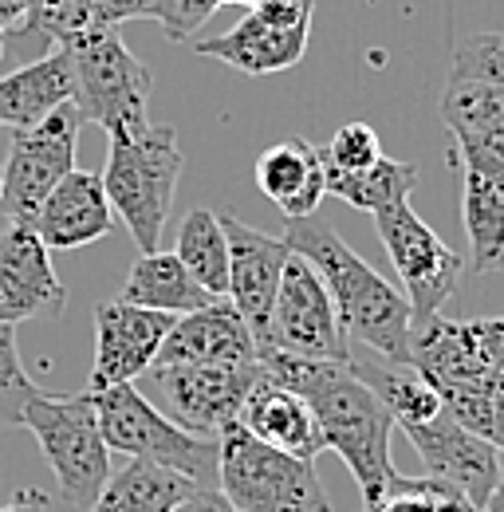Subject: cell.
I'll use <instances>...</instances> for the list:
<instances>
[{
  "label": "cell",
  "mask_w": 504,
  "mask_h": 512,
  "mask_svg": "<svg viewBox=\"0 0 504 512\" xmlns=\"http://www.w3.org/2000/svg\"><path fill=\"white\" fill-rule=\"evenodd\" d=\"M268 351L296 355V359H323V363H347L351 359V339L335 316V304H331L323 276L296 253L288 256L284 276H280L264 355Z\"/></svg>",
  "instance_id": "9"
},
{
  "label": "cell",
  "mask_w": 504,
  "mask_h": 512,
  "mask_svg": "<svg viewBox=\"0 0 504 512\" xmlns=\"http://www.w3.org/2000/svg\"><path fill=\"white\" fill-rule=\"evenodd\" d=\"M170 512H237V509L221 497V489H193L186 501Z\"/></svg>",
  "instance_id": "37"
},
{
  "label": "cell",
  "mask_w": 504,
  "mask_h": 512,
  "mask_svg": "<svg viewBox=\"0 0 504 512\" xmlns=\"http://www.w3.org/2000/svg\"><path fill=\"white\" fill-rule=\"evenodd\" d=\"M36 438V446L44 453V461L56 473L60 497L75 509H91V501L99 497V489L111 477V449L103 442L91 394H44L36 390L24 406V422Z\"/></svg>",
  "instance_id": "7"
},
{
  "label": "cell",
  "mask_w": 504,
  "mask_h": 512,
  "mask_svg": "<svg viewBox=\"0 0 504 512\" xmlns=\"http://www.w3.org/2000/svg\"><path fill=\"white\" fill-rule=\"evenodd\" d=\"M260 367L268 379L304 394V402L315 414V426L323 434V449H335L343 457V465L351 469L363 493V509L382 505L398 481V469L390 461L394 418L371 394V386L359 383L347 363L296 359L280 351L260 355Z\"/></svg>",
  "instance_id": "1"
},
{
  "label": "cell",
  "mask_w": 504,
  "mask_h": 512,
  "mask_svg": "<svg viewBox=\"0 0 504 512\" xmlns=\"http://www.w3.org/2000/svg\"><path fill=\"white\" fill-rule=\"evenodd\" d=\"M174 256L186 264V272L217 300L229 292V241L221 229V213L213 209H193L178 225V245Z\"/></svg>",
  "instance_id": "27"
},
{
  "label": "cell",
  "mask_w": 504,
  "mask_h": 512,
  "mask_svg": "<svg viewBox=\"0 0 504 512\" xmlns=\"http://www.w3.org/2000/svg\"><path fill=\"white\" fill-rule=\"evenodd\" d=\"M158 4L162 0H91L95 16L103 24H126V20H154L158 16Z\"/></svg>",
  "instance_id": "36"
},
{
  "label": "cell",
  "mask_w": 504,
  "mask_h": 512,
  "mask_svg": "<svg viewBox=\"0 0 504 512\" xmlns=\"http://www.w3.org/2000/svg\"><path fill=\"white\" fill-rule=\"evenodd\" d=\"M308 36H312V28H272L268 20L249 12L225 36L193 40V52L221 60L241 75H276L308 56Z\"/></svg>",
  "instance_id": "20"
},
{
  "label": "cell",
  "mask_w": 504,
  "mask_h": 512,
  "mask_svg": "<svg viewBox=\"0 0 504 512\" xmlns=\"http://www.w3.org/2000/svg\"><path fill=\"white\" fill-rule=\"evenodd\" d=\"M441 119L453 130L457 142L504 134V87L473 83V79H449L441 91Z\"/></svg>",
  "instance_id": "30"
},
{
  "label": "cell",
  "mask_w": 504,
  "mask_h": 512,
  "mask_svg": "<svg viewBox=\"0 0 504 512\" xmlns=\"http://www.w3.org/2000/svg\"><path fill=\"white\" fill-rule=\"evenodd\" d=\"M367 512H434L430 489H426V477H402V473H398L390 497Z\"/></svg>",
  "instance_id": "34"
},
{
  "label": "cell",
  "mask_w": 504,
  "mask_h": 512,
  "mask_svg": "<svg viewBox=\"0 0 504 512\" xmlns=\"http://www.w3.org/2000/svg\"><path fill=\"white\" fill-rule=\"evenodd\" d=\"M414 186H418V166L414 162L382 158L371 170H355V174L327 166V197H339V201H347V205H355V209H363L371 217H375L378 209L410 201Z\"/></svg>",
  "instance_id": "28"
},
{
  "label": "cell",
  "mask_w": 504,
  "mask_h": 512,
  "mask_svg": "<svg viewBox=\"0 0 504 512\" xmlns=\"http://www.w3.org/2000/svg\"><path fill=\"white\" fill-rule=\"evenodd\" d=\"M103 24L91 8V0H28L24 24L12 32L8 48H20L24 56H48L52 48H60L67 40H75L79 32Z\"/></svg>",
  "instance_id": "29"
},
{
  "label": "cell",
  "mask_w": 504,
  "mask_h": 512,
  "mask_svg": "<svg viewBox=\"0 0 504 512\" xmlns=\"http://www.w3.org/2000/svg\"><path fill=\"white\" fill-rule=\"evenodd\" d=\"M229 4H249V8H256V4H260V0H229Z\"/></svg>",
  "instance_id": "41"
},
{
  "label": "cell",
  "mask_w": 504,
  "mask_h": 512,
  "mask_svg": "<svg viewBox=\"0 0 504 512\" xmlns=\"http://www.w3.org/2000/svg\"><path fill=\"white\" fill-rule=\"evenodd\" d=\"M87 394H91L107 449L178 469L197 489H217V438L182 430L146 394H138L134 383L87 390Z\"/></svg>",
  "instance_id": "6"
},
{
  "label": "cell",
  "mask_w": 504,
  "mask_h": 512,
  "mask_svg": "<svg viewBox=\"0 0 504 512\" xmlns=\"http://www.w3.org/2000/svg\"><path fill=\"white\" fill-rule=\"evenodd\" d=\"M473 331V343H477V355L489 371H504V316L493 320H469Z\"/></svg>",
  "instance_id": "35"
},
{
  "label": "cell",
  "mask_w": 504,
  "mask_h": 512,
  "mask_svg": "<svg viewBox=\"0 0 504 512\" xmlns=\"http://www.w3.org/2000/svg\"><path fill=\"white\" fill-rule=\"evenodd\" d=\"M402 434L410 438V446L418 449V457L426 465V477L453 485L457 493H465L477 509L485 512L497 481H501V449L489 446L477 434H469L465 426H457L445 410L430 422L402 426Z\"/></svg>",
  "instance_id": "15"
},
{
  "label": "cell",
  "mask_w": 504,
  "mask_h": 512,
  "mask_svg": "<svg viewBox=\"0 0 504 512\" xmlns=\"http://www.w3.org/2000/svg\"><path fill=\"white\" fill-rule=\"evenodd\" d=\"M119 300L146 308V312H166V316H186L197 312L205 304H213L217 296H209L193 276L186 272V264L174 253H142L134 260L126 288Z\"/></svg>",
  "instance_id": "23"
},
{
  "label": "cell",
  "mask_w": 504,
  "mask_h": 512,
  "mask_svg": "<svg viewBox=\"0 0 504 512\" xmlns=\"http://www.w3.org/2000/svg\"><path fill=\"white\" fill-rule=\"evenodd\" d=\"M347 367H351V375L359 383L371 386V394L390 410L394 426H418V422H430V418L441 414L438 390L426 383L414 367L386 363L378 355H355V351H351Z\"/></svg>",
  "instance_id": "25"
},
{
  "label": "cell",
  "mask_w": 504,
  "mask_h": 512,
  "mask_svg": "<svg viewBox=\"0 0 504 512\" xmlns=\"http://www.w3.org/2000/svg\"><path fill=\"white\" fill-rule=\"evenodd\" d=\"M67 288L52 268V249L32 225H8L0 233V323L60 320Z\"/></svg>",
  "instance_id": "14"
},
{
  "label": "cell",
  "mask_w": 504,
  "mask_h": 512,
  "mask_svg": "<svg viewBox=\"0 0 504 512\" xmlns=\"http://www.w3.org/2000/svg\"><path fill=\"white\" fill-rule=\"evenodd\" d=\"M174 320L178 316L146 312L126 300H103L95 308V363L87 390H107L142 379L154 367Z\"/></svg>",
  "instance_id": "13"
},
{
  "label": "cell",
  "mask_w": 504,
  "mask_h": 512,
  "mask_svg": "<svg viewBox=\"0 0 504 512\" xmlns=\"http://www.w3.org/2000/svg\"><path fill=\"white\" fill-rule=\"evenodd\" d=\"M0 512H48V493L44 489H32V485H20L12 493V501L0 505Z\"/></svg>",
  "instance_id": "38"
},
{
  "label": "cell",
  "mask_w": 504,
  "mask_h": 512,
  "mask_svg": "<svg viewBox=\"0 0 504 512\" xmlns=\"http://www.w3.org/2000/svg\"><path fill=\"white\" fill-rule=\"evenodd\" d=\"M485 512H504V465H501V481H497V489H493V497H489Z\"/></svg>",
  "instance_id": "39"
},
{
  "label": "cell",
  "mask_w": 504,
  "mask_h": 512,
  "mask_svg": "<svg viewBox=\"0 0 504 512\" xmlns=\"http://www.w3.org/2000/svg\"><path fill=\"white\" fill-rule=\"evenodd\" d=\"M449 79L504 87V32H473L453 48Z\"/></svg>",
  "instance_id": "32"
},
{
  "label": "cell",
  "mask_w": 504,
  "mask_h": 512,
  "mask_svg": "<svg viewBox=\"0 0 504 512\" xmlns=\"http://www.w3.org/2000/svg\"><path fill=\"white\" fill-rule=\"evenodd\" d=\"M461 221L469 237V268L477 276L504 268V186L461 166Z\"/></svg>",
  "instance_id": "26"
},
{
  "label": "cell",
  "mask_w": 504,
  "mask_h": 512,
  "mask_svg": "<svg viewBox=\"0 0 504 512\" xmlns=\"http://www.w3.org/2000/svg\"><path fill=\"white\" fill-rule=\"evenodd\" d=\"M256 190L264 193L288 221H304L319 209V201L327 197V166H323V150L292 134L272 142L256 166H252Z\"/></svg>",
  "instance_id": "18"
},
{
  "label": "cell",
  "mask_w": 504,
  "mask_h": 512,
  "mask_svg": "<svg viewBox=\"0 0 504 512\" xmlns=\"http://www.w3.org/2000/svg\"><path fill=\"white\" fill-rule=\"evenodd\" d=\"M319 150H323V162L331 170H347V174L371 170L375 162L386 158L382 154V142H378V130L371 123H347V127H339L331 134V142L319 146Z\"/></svg>",
  "instance_id": "33"
},
{
  "label": "cell",
  "mask_w": 504,
  "mask_h": 512,
  "mask_svg": "<svg viewBox=\"0 0 504 512\" xmlns=\"http://www.w3.org/2000/svg\"><path fill=\"white\" fill-rule=\"evenodd\" d=\"M284 241H288L292 253L304 256L323 276L347 339L363 343L367 351H375L386 363H406L410 359L414 312H410L406 296L394 284H386L335 229L319 225L315 217L288 221Z\"/></svg>",
  "instance_id": "2"
},
{
  "label": "cell",
  "mask_w": 504,
  "mask_h": 512,
  "mask_svg": "<svg viewBox=\"0 0 504 512\" xmlns=\"http://www.w3.org/2000/svg\"><path fill=\"white\" fill-rule=\"evenodd\" d=\"M406 367H414L426 383L438 390H449L457 383H469L477 375H485L489 367L477 355L469 320H445V316H426V320L410 323V359Z\"/></svg>",
  "instance_id": "22"
},
{
  "label": "cell",
  "mask_w": 504,
  "mask_h": 512,
  "mask_svg": "<svg viewBox=\"0 0 504 512\" xmlns=\"http://www.w3.org/2000/svg\"><path fill=\"white\" fill-rule=\"evenodd\" d=\"M193 489L197 485L186 473L130 457L115 477H107V485L91 501V512H170L178 509Z\"/></svg>",
  "instance_id": "24"
},
{
  "label": "cell",
  "mask_w": 504,
  "mask_h": 512,
  "mask_svg": "<svg viewBox=\"0 0 504 512\" xmlns=\"http://www.w3.org/2000/svg\"><path fill=\"white\" fill-rule=\"evenodd\" d=\"M75 75L63 48H52L48 56L0 75V130H24L44 123L56 107L71 103Z\"/></svg>",
  "instance_id": "21"
},
{
  "label": "cell",
  "mask_w": 504,
  "mask_h": 512,
  "mask_svg": "<svg viewBox=\"0 0 504 512\" xmlns=\"http://www.w3.org/2000/svg\"><path fill=\"white\" fill-rule=\"evenodd\" d=\"M32 229L56 253L103 241L115 229V209H111L107 190H103V174H91V170L75 166L60 186L48 193V201L40 205Z\"/></svg>",
  "instance_id": "17"
},
{
  "label": "cell",
  "mask_w": 504,
  "mask_h": 512,
  "mask_svg": "<svg viewBox=\"0 0 504 512\" xmlns=\"http://www.w3.org/2000/svg\"><path fill=\"white\" fill-rule=\"evenodd\" d=\"M75 75V111L83 123H95L107 134L146 127V107L154 91V75L123 44L115 24H95L75 40L60 44Z\"/></svg>",
  "instance_id": "5"
},
{
  "label": "cell",
  "mask_w": 504,
  "mask_h": 512,
  "mask_svg": "<svg viewBox=\"0 0 504 512\" xmlns=\"http://www.w3.org/2000/svg\"><path fill=\"white\" fill-rule=\"evenodd\" d=\"M256 339L249 323L237 316L229 300H213L197 312L174 320L170 335L162 339V351L154 367H182V363H256Z\"/></svg>",
  "instance_id": "16"
},
{
  "label": "cell",
  "mask_w": 504,
  "mask_h": 512,
  "mask_svg": "<svg viewBox=\"0 0 504 512\" xmlns=\"http://www.w3.org/2000/svg\"><path fill=\"white\" fill-rule=\"evenodd\" d=\"M40 386L28 379L20 347H16V327L0 323V426H20L24 406Z\"/></svg>",
  "instance_id": "31"
},
{
  "label": "cell",
  "mask_w": 504,
  "mask_h": 512,
  "mask_svg": "<svg viewBox=\"0 0 504 512\" xmlns=\"http://www.w3.org/2000/svg\"><path fill=\"white\" fill-rule=\"evenodd\" d=\"M237 422L249 430L256 442L315 461L323 453V434L315 426L312 406L304 402V394H296L292 386L276 383L268 375H260V383L249 390Z\"/></svg>",
  "instance_id": "19"
},
{
  "label": "cell",
  "mask_w": 504,
  "mask_h": 512,
  "mask_svg": "<svg viewBox=\"0 0 504 512\" xmlns=\"http://www.w3.org/2000/svg\"><path fill=\"white\" fill-rule=\"evenodd\" d=\"M4 142H8V134L0 130V174H4Z\"/></svg>",
  "instance_id": "40"
},
{
  "label": "cell",
  "mask_w": 504,
  "mask_h": 512,
  "mask_svg": "<svg viewBox=\"0 0 504 512\" xmlns=\"http://www.w3.org/2000/svg\"><path fill=\"white\" fill-rule=\"evenodd\" d=\"M182 150L174 127H146L107 134V170L103 190L111 209L123 217L138 253H158L162 229L182 178Z\"/></svg>",
  "instance_id": "3"
},
{
  "label": "cell",
  "mask_w": 504,
  "mask_h": 512,
  "mask_svg": "<svg viewBox=\"0 0 504 512\" xmlns=\"http://www.w3.org/2000/svg\"><path fill=\"white\" fill-rule=\"evenodd\" d=\"M79 127L83 119L75 103H63L36 127L8 130L0 174V213L8 217V225H32L48 193L75 170Z\"/></svg>",
  "instance_id": "8"
},
{
  "label": "cell",
  "mask_w": 504,
  "mask_h": 512,
  "mask_svg": "<svg viewBox=\"0 0 504 512\" xmlns=\"http://www.w3.org/2000/svg\"><path fill=\"white\" fill-rule=\"evenodd\" d=\"M375 229L398 280H402V296H406L414 320L438 316L461 280V256L410 209V201L378 209Z\"/></svg>",
  "instance_id": "10"
},
{
  "label": "cell",
  "mask_w": 504,
  "mask_h": 512,
  "mask_svg": "<svg viewBox=\"0 0 504 512\" xmlns=\"http://www.w3.org/2000/svg\"><path fill=\"white\" fill-rule=\"evenodd\" d=\"M150 371L178 426L205 438H217L225 426L237 422L249 390L264 375L260 359L256 363H182V367H150Z\"/></svg>",
  "instance_id": "11"
},
{
  "label": "cell",
  "mask_w": 504,
  "mask_h": 512,
  "mask_svg": "<svg viewBox=\"0 0 504 512\" xmlns=\"http://www.w3.org/2000/svg\"><path fill=\"white\" fill-rule=\"evenodd\" d=\"M217 489L237 512H335L315 461L256 442L241 422L217 434Z\"/></svg>",
  "instance_id": "4"
},
{
  "label": "cell",
  "mask_w": 504,
  "mask_h": 512,
  "mask_svg": "<svg viewBox=\"0 0 504 512\" xmlns=\"http://www.w3.org/2000/svg\"><path fill=\"white\" fill-rule=\"evenodd\" d=\"M221 229L229 241V292H225V300L249 323L256 351L264 355L272 304H276L280 276H284V264H288L292 249L284 237L260 233V229H252L237 217H225V213H221Z\"/></svg>",
  "instance_id": "12"
}]
</instances>
